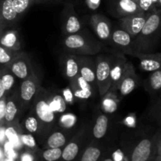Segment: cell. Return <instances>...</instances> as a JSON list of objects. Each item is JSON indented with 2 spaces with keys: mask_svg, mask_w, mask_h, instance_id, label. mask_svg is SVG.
Segmentation results:
<instances>
[{
  "mask_svg": "<svg viewBox=\"0 0 161 161\" xmlns=\"http://www.w3.org/2000/svg\"><path fill=\"white\" fill-rule=\"evenodd\" d=\"M63 45L68 53L84 56L97 54L103 48V44L92 37L89 33L81 31L66 36L63 41Z\"/></svg>",
  "mask_w": 161,
  "mask_h": 161,
  "instance_id": "obj_1",
  "label": "cell"
},
{
  "mask_svg": "<svg viewBox=\"0 0 161 161\" xmlns=\"http://www.w3.org/2000/svg\"><path fill=\"white\" fill-rule=\"evenodd\" d=\"M32 113L40 124L42 137H44L53 128L56 116L55 113L50 108L48 93L42 86H40L32 101Z\"/></svg>",
  "mask_w": 161,
  "mask_h": 161,
  "instance_id": "obj_2",
  "label": "cell"
},
{
  "mask_svg": "<svg viewBox=\"0 0 161 161\" xmlns=\"http://www.w3.org/2000/svg\"><path fill=\"white\" fill-rule=\"evenodd\" d=\"M160 9L154 8L146 13V22L140 32L134 37L136 41H133V47L137 46L138 51L146 52L149 42L160 34Z\"/></svg>",
  "mask_w": 161,
  "mask_h": 161,
  "instance_id": "obj_3",
  "label": "cell"
},
{
  "mask_svg": "<svg viewBox=\"0 0 161 161\" xmlns=\"http://www.w3.org/2000/svg\"><path fill=\"white\" fill-rule=\"evenodd\" d=\"M160 132L152 138H146L138 142L129 155L130 161H153L160 153Z\"/></svg>",
  "mask_w": 161,
  "mask_h": 161,
  "instance_id": "obj_4",
  "label": "cell"
},
{
  "mask_svg": "<svg viewBox=\"0 0 161 161\" xmlns=\"http://www.w3.org/2000/svg\"><path fill=\"white\" fill-rule=\"evenodd\" d=\"M113 58L114 57L113 56L101 54L96 58L94 61L97 92L102 97L108 92L111 86L110 73Z\"/></svg>",
  "mask_w": 161,
  "mask_h": 161,
  "instance_id": "obj_5",
  "label": "cell"
},
{
  "mask_svg": "<svg viewBox=\"0 0 161 161\" xmlns=\"http://www.w3.org/2000/svg\"><path fill=\"white\" fill-rule=\"evenodd\" d=\"M23 109L17 91L12 93L9 96L7 94L5 111V127L20 124V118Z\"/></svg>",
  "mask_w": 161,
  "mask_h": 161,
  "instance_id": "obj_6",
  "label": "cell"
},
{
  "mask_svg": "<svg viewBox=\"0 0 161 161\" xmlns=\"http://www.w3.org/2000/svg\"><path fill=\"white\" fill-rule=\"evenodd\" d=\"M40 86V82L35 73L31 74L28 78L21 80L18 95L24 108L28 107V105L32 103L33 99Z\"/></svg>",
  "mask_w": 161,
  "mask_h": 161,
  "instance_id": "obj_7",
  "label": "cell"
},
{
  "mask_svg": "<svg viewBox=\"0 0 161 161\" xmlns=\"http://www.w3.org/2000/svg\"><path fill=\"white\" fill-rule=\"evenodd\" d=\"M85 138V130H82L69 140L62 148V153L59 161H76L82 151L86 147L84 146Z\"/></svg>",
  "mask_w": 161,
  "mask_h": 161,
  "instance_id": "obj_8",
  "label": "cell"
},
{
  "mask_svg": "<svg viewBox=\"0 0 161 161\" xmlns=\"http://www.w3.org/2000/svg\"><path fill=\"white\" fill-rule=\"evenodd\" d=\"M6 67L14 74L16 79L23 80L34 73L28 55L20 52Z\"/></svg>",
  "mask_w": 161,
  "mask_h": 161,
  "instance_id": "obj_9",
  "label": "cell"
},
{
  "mask_svg": "<svg viewBox=\"0 0 161 161\" xmlns=\"http://www.w3.org/2000/svg\"><path fill=\"white\" fill-rule=\"evenodd\" d=\"M62 29L66 36L81 31L82 23L72 3L65 5L62 12Z\"/></svg>",
  "mask_w": 161,
  "mask_h": 161,
  "instance_id": "obj_10",
  "label": "cell"
},
{
  "mask_svg": "<svg viewBox=\"0 0 161 161\" xmlns=\"http://www.w3.org/2000/svg\"><path fill=\"white\" fill-rule=\"evenodd\" d=\"M124 53L138 58L140 61V68L146 72H154L160 69L161 54L160 53H149L133 49Z\"/></svg>",
  "mask_w": 161,
  "mask_h": 161,
  "instance_id": "obj_11",
  "label": "cell"
},
{
  "mask_svg": "<svg viewBox=\"0 0 161 161\" xmlns=\"http://www.w3.org/2000/svg\"><path fill=\"white\" fill-rule=\"evenodd\" d=\"M129 61L123 54H116L113 58L112 64L110 79H111V86L108 91L116 92L118 91L119 83L123 78L124 72L127 69Z\"/></svg>",
  "mask_w": 161,
  "mask_h": 161,
  "instance_id": "obj_12",
  "label": "cell"
},
{
  "mask_svg": "<svg viewBox=\"0 0 161 161\" xmlns=\"http://www.w3.org/2000/svg\"><path fill=\"white\" fill-rule=\"evenodd\" d=\"M79 62L80 75L83 77L91 86L93 90H97V82L95 76V62L89 57L84 55H77Z\"/></svg>",
  "mask_w": 161,
  "mask_h": 161,
  "instance_id": "obj_13",
  "label": "cell"
},
{
  "mask_svg": "<svg viewBox=\"0 0 161 161\" xmlns=\"http://www.w3.org/2000/svg\"><path fill=\"white\" fill-rule=\"evenodd\" d=\"M146 20V13H141L120 17L119 23L121 28L134 38L140 32Z\"/></svg>",
  "mask_w": 161,
  "mask_h": 161,
  "instance_id": "obj_14",
  "label": "cell"
},
{
  "mask_svg": "<svg viewBox=\"0 0 161 161\" xmlns=\"http://www.w3.org/2000/svg\"><path fill=\"white\" fill-rule=\"evenodd\" d=\"M90 23L97 37L103 41L110 40L112 34V24L105 16L100 14H93Z\"/></svg>",
  "mask_w": 161,
  "mask_h": 161,
  "instance_id": "obj_15",
  "label": "cell"
},
{
  "mask_svg": "<svg viewBox=\"0 0 161 161\" xmlns=\"http://www.w3.org/2000/svg\"><path fill=\"white\" fill-rule=\"evenodd\" d=\"M138 77L135 72L134 65L129 61L127 69L119 83L118 91H119L121 96L128 95L138 86Z\"/></svg>",
  "mask_w": 161,
  "mask_h": 161,
  "instance_id": "obj_16",
  "label": "cell"
},
{
  "mask_svg": "<svg viewBox=\"0 0 161 161\" xmlns=\"http://www.w3.org/2000/svg\"><path fill=\"white\" fill-rule=\"evenodd\" d=\"M18 18L13 6L12 0H0V28L4 29L10 28Z\"/></svg>",
  "mask_w": 161,
  "mask_h": 161,
  "instance_id": "obj_17",
  "label": "cell"
},
{
  "mask_svg": "<svg viewBox=\"0 0 161 161\" xmlns=\"http://www.w3.org/2000/svg\"><path fill=\"white\" fill-rule=\"evenodd\" d=\"M110 40L118 49L122 50L124 53L133 50L134 39L130 34L122 28L112 31Z\"/></svg>",
  "mask_w": 161,
  "mask_h": 161,
  "instance_id": "obj_18",
  "label": "cell"
},
{
  "mask_svg": "<svg viewBox=\"0 0 161 161\" xmlns=\"http://www.w3.org/2000/svg\"><path fill=\"white\" fill-rule=\"evenodd\" d=\"M62 66L64 74L69 81V83H72L80 75L77 55L71 53H68L64 55L62 59Z\"/></svg>",
  "mask_w": 161,
  "mask_h": 161,
  "instance_id": "obj_19",
  "label": "cell"
},
{
  "mask_svg": "<svg viewBox=\"0 0 161 161\" xmlns=\"http://www.w3.org/2000/svg\"><path fill=\"white\" fill-rule=\"evenodd\" d=\"M0 45L14 51H21L20 35L15 29H6L0 36Z\"/></svg>",
  "mask_w": 161,
  "mask_h": 161,
  "instance_id": "obj_20",
  "label": "cell"
},
{
  "mask_svg": "<svg viewBox=\"0 0 161 161\" xmlns=\"http://www.w3.org/2000/svg\"><path fill=\"white\" fill-rule=\"evenodd\" d=\"M71 88L75 97L83 100L89 99L94 93V90L91 85L80 75L70 83Z\"/></svg>",
  "mask_w": 161,
  "mask_h": 161,
  "instance_id": "obj_21",
  "label": "cell"
},
{
  "mask_svg": "<svg viewBox=\"0 0 161 161\" xmlns=\"http://www.w3.org/2000/svg\"><path fill=\"white\" fill-rule=\"evenodd\" d=\"M105 155V151L101 146L91 143L83 149L76 161H101Z\"/></svg>",
  "mask_w": 161,
  "mask_h": 161,
  "instance_id": "obj_22",
  "label": "cell"
},
{
  "mask_svg": "<svg viewBox=\"0 0 161 161\" xmlns=\"http://www.w3.org/2000/svg\"><path fill=\"white\" fill-rule=\"evenodd\" d=\"M115 9L120 17L144 13L134 0H116Z\"/></svg>",
  "mask_w": 161,
  "mask_h": 161,
  "instance_id": "obj_23",
  "label": "cell"
},
{
  "mask_svg": "<svg viewBox=\"0 0 161 161\" xmlns=\"http://www.w3.org/2000/svg\"><path fill=\"white\" fill-rule=\"evenodd\" d=\"M22 127L20 124L14 126H7L5 128L6 141L9 142L17 151L24 149L20 141V133L22 132Z\"/></svg>",
  "mask_w": 161,
  "mask_h": 161,
  "instance_id": "obj_24",
  "label": "cell"
},
{
  "mask_svg": "<svg viewBox=\"0 0 161 161\" xmlns=\"http://www.w3.org/2000/svg\"><path fill=\"white\" fill-rule=\"evenodd\" d=\"M69 142L68 135L65 131L63 130H56L53 131L46 138L44 149L47 148H63Z\"/></svg>",
  "mask_w": 161,
  "mask_h": 161,
  "instance_id": "obj_25",
  "label": "cell"
},
{
  "mask_svg": "<svg viewBox=\"0 0 161 161\" xmlns=\"http://www.w3.org/2000/svg\"><path fill=\"white\" fill-rule=\"evenodd\" d=\"M108 119L106 115L99 114L96 118L95 124L92 130L94 138L96 140H100L105 136L108 130Z\"/></svg>",
  "mask_w": 161,
  "mask_h": 161,
  "instance_id": "obj_26",
  "label": "cell"
},
{
  "mask_svg": "<svg viewBox=\"0 0 161 161\" xmlns=\"http://www.w3.org/2000/svg\"><path fill=\"white\" fill-rule=\"evenodd\" d=\"M62 148H47L37 152V161H59Z\"/></svg>",
  "mask_w": 161,
  "mask_h": 161,
  "instance_id": "obj_27",
  "label": "cell"
},
{
  "mask_svg": "<svg viewBox=\"0 0 161 161\" xmlns=\"http://www.w3.org/2000/svg\"><path fill=\"white\" fill-rule=\"evenodd\" d=\"M0 77L6 93L8 94L14 88L16 82V77L7 67H4L3 69H0Z\"/></svg>",
  "mask_w": 161,
  "mask_h": 161,
  "instance_id": "obj_28",
  "label": "cell"
},
{
  "mask_svg": "<svg viewBox=\"0 0 161 161\" xmlns=\"http://www.w3.org/2000/svg\"><path fill=\"white\" fill-rule=\"evenodd\" d=\"M24 126L28 133L31 134V135L34 134V135H40L42 137L40 124L34 115H30L27 116L24 122Z\"/></svg>",
  "mask_w": 161,
  "mask_h": 161,
  "instance_id": "obj_29",
  "label": "cell"
},
{
  "mask_svg": "<svg viewBox=\"0 0 161 161\" xmlns=\"http://www.w3.org/2000/svg\"><path fill=\"white\" fill-rule=\"evenodd\" d=\"M146 88L150 93H156L161 88V71L160 69L152 72L146 81Z\"/></svg>",
  "mask_w": 161,
  "mask_h": 161,
  "instance_id": "obj_30",
  "label": "cell"
},
{
  "mask_svg": "<svg viewBox=\"0 0 161 161\" xmlns=\"http://www.w3.org/2000/svg\"><path fill=\"white\" fill-rule=\"evenodd\" d=\"M102 101V108L106 113H114L118 107L117 97L115 95L114 92L108 91L105 95H104Z\"/></svg>",
  "mask_w": 161,
  "mask_h": 161,
  "instance_id": "obj_31",
  "label": "cell"
},
{
  "mask_svg": "<svg viewBox=\"0 0 161 161\" xmlns=\"http://www.w3.org/2000/svg\"><path fill=\"white\" fill-rule=\"evenodd\" d=\"M20 141H21V144L24 149H28V150H31L35 153H37L39 150L36 138L31 134L25 133L22 131L20 133Z\"/></svg>",
  "mask_w": 161,
  "mask_h": 161,
  "instance_id": "obj_32",
  "label": "cell"
},
{
  "mask_svg": "<svg viewBox=\"0 0 161 161\" xmlns=\"http://www.w3.org/2000/svg\"><path fill=\"white\" fill-rule=\"evenodd\" d=\"M21 51H14L0 45V65L6 67Z\"/></svg>",
  "mask_w": 161,
  "mask_h": 161,
  "instance_id": "obj_33",
  "label": "cell"
},
{
  "mask_svg": "<svg viewBox=\"0 0 161 161\" xmlns=\"http://www.w3.org/2000/svg\"><path fill=\"white\" fill-rule=\"evenodd\" d=\"M12 3L16 14L20 17L35 4V0H12Z\"/></svg>",
  "mask_w": 161,
  "mask_h": 161,
  "instance_id": "obj_34",
  "label": "cell"
},
{
  "mask_svg": "<svg viewBox=\"0 0 161 161\" xmlns=\"http://www.w3.org/2000/svg\"><path fill=\"white\" fill-rule=\"evenodd\" d=\"M49 102L51 109L54 113H63L66 109V103L64 99L60 95H55L53 97L52 101L49 97Z\"/></svg>",
  "mask_w": 161,
  "mask_h": 161,
  "instance_id": "obj_35",
  "label": "cell"
},
{
  "mask_svg": "<svg viewBox=\"0 0 161 161\" xmlns=\"http://www.w3.org/2000/svg\"><path fill=\"white\" fill-rule=\"evenodd\" d=\"M17 161H37V153L23 149L19 153Z\"/></svg>",
  "mask_w": 161,
  "mask_h": 161,
  "instance_id": "obj_36",
  "label": "cell"
},
{
  "mask_svg": "<svg viewBox=\"0 0 161 161\" xmlns=\"http://www.w3.org/2000/svg\"><path fill=\"white\" fill-rule=\"evenodd\" d=\"M134 1L138 4L140 9L144 13L149 12V11L156 8L153 3L152 0H134Z\"/></svg>",
  "mask_w": 161,
  "mask_h": 161,
  "instance_id": "obj_37",
  "label": "cell"
},
{
  "mask_svg": "<svg viewBox=\"0 0 161 161\" xmlns=\"http://www.w3.org/2000/svg\"><path fill=\"white\" fill-rule=\"evenodd\" d=\"M7 94L0 98V127L5 126V111H6V102Z\"/></svg>",
  "mask_w": 161,
  "mask_h": 161,
  "instance_id": "obj_38",
  "label": "cell"
},
{
  "mask_svg": "<svg viewBox=\"0 0 161 161\" xmlns=\"http://www.w3.org/2000/svg\"><path fill=\"white\" fill-rule=\"evenodd\" d=\"M86 7L91 10H96L101 5V0H84Z\"/></svg>",
  "mask_w": 161,
  "mask_h": 161,
  "instance_id": "obj_39",
  "label": "cell"
},
{
  "mask_svg": "<svg viewBox=\"0 0 161 161\" xmlns=\"http://www.w3.org/2000/svg\"><path fill=\"white\" fill-rule=\"evenodd\" d=\"M5 128H6L5 126L0 127V145L1 146H3V144L6 141V135H5Z\"/></svg>",
  "mask_w": 161,
  "mask_h": 161,
  "instance_id": "obj_40",
  "label": "cell"
},
{
  "mask_svg": "<svg viewBox=\"0 0 161 161\" xmlns=\"http://www.w3.org/2000/svg\"><path fill=\"white\" fill-rule=\"evenodd\" d=\"M5 94H6V91H5V89H4V86H3V82H2V80H1V77H0V98H1V97H3Z\"/></svg>",
  "mask_w": 161,
  "mask_h": 161,
  "instance_id": "obj_41",
  "label": "cell"
},
{
  "mask_svg": "<svg viewBox=\"0 0 161 161\" xmlns=\"http://www.w3.org/2000/svg\"><path fill=\"white\" fill-rule=\"evenodd\" d=\"M6 158V155H5L4 149H3V146L0 145V161H4Z\"/></svg>",
  "mask_w": 161,
  "mask_h": 161,
  "instance_id": "obj_42",
  "label": "cell"
},
{
  "mask_svg": "<svg viewBox=\"0 0 161 161\" xmlns=\"http://www.w3.org/2000/svg\"><path fill=\"white\" fill-rule=\"evenodd\" d=\"M152 2L153 3L154 6H155L156 8L160 9L161 6V0H152Z\"/></svg>",
  "mask_w": 161,
  "mask_h": 161,
  "instance_id": "obj_43",
  "label": "cell"
},
{
  "mask_svg": "<svg viewBox=\"0 0 161 161\" xmlns=\"http://www.w3.org/2000/svg\"><path fill=\"white\" fill-rule=\"evenodd\" d=\"M101 161H115L113 159V157H109V156H105L104 155V157H102V159L101 160Z\"/></svg>",
  "mask_w": 161,
  "mask_h": 161,
  "instance_id": "obj_44",
  "label": "cell"
},
{
  "mask_svg": "<svg viewBox=\"0 0 161 161\" xmlns=\"http://www.w3.org/2000/svg\"><path fill=\"white\" fill-rule=\"evenodd\" d=\"M47 1H49V0H35V4H39V3H46Z\"/></svg>",
  "mask_w": 161,
  "mask_h": 161,
  "instance_id": "obj_45",
  "label": "cell"
},
{
  "mask_svg": "<svg viewBox=\"0 0 161 161\" xmlns=\"http://www.w3.org/2000/svg\"><path fill=\"white\" fill-rule=\"evenodd\" d=\"M153 161H161V156H157Z\"/></svg>",
  "mask_w": 161,
  "mask_h": 161,
  "instance_id": "obj_46",
  "label": "cell"
},
{
  "mask_svg": "<svg viewBox=\"0 0 161 161\" xmlns=\"http://www.w3.org/2000/svg\"><path fill=\"white\" fill-rule=\"evenodd\" d=\"M5 30H6V29H4V28H0V36H2V34H3V31H4Z\"/></svg>",
  "mask_w": 161,
  "mask_h": 161,
  "instance_id": "obj_47",
  "label": "cell"
}]
</instances>
